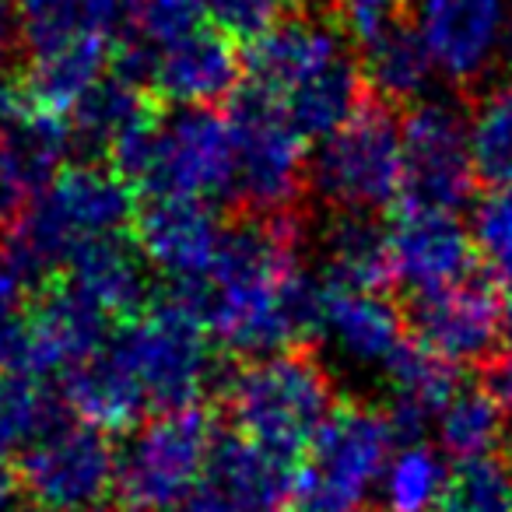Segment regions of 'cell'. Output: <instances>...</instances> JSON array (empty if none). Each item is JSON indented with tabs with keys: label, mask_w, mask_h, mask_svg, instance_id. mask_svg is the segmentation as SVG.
Returning a JSON list of instances; mask_svg holds the SVG:
<instances>
[{
	"label": "cell",
	"mask_w": 512,
	"mask_h": 512,
	"mask_svg": "<svg viewBox=\"0 0 512 512\" xmlns=\"http://www.w3.org/2000/svg\"><path fill=\"white\" fill-rule=\"evenodd\" d=\"M299 211L274 218L235 214L211 274L176 295L239 358L302 348L320 334V295L302 267Z\"/></svg>",
	"instance_id": "6da1fadb"
},
{
	"label": "cell",
	"mask_w": 512,
	"mask_h": 512,
	"mask_svg": "<svg viewBox=\"0 0 512 512\" xmlns=\"http://www.w3.org/2000/svg\"><path fill=\"white\" fill-rule=\"evenodd\" d=\"M137 207V190L109 165H67L8 225L0 260L43 292L81 246L123 235Z\"/></svg>",
	"instance_id": "7a4b0ae2"
},
{
	"label": "cell",
	"mask_w": 512,
	"mask_h": 512,
	"mask_svg": "<svg viewBox=\"0 0 512 512\" xmlns=\"http://www.w3.org/2000/svg\"><path fill=\"white\" fill-rule=\"evenodd\" d=\"M221 407L242 439L295 460L302 449H313L341 400L313 344H302L221 376Z\"/></svg>",
	"instance_id": "3957f363"
},
{
	"label": "cell",
	"mask_w": 512,
	"mask_h": 512,
	"mask_svg": "<svg viewBox=\"0 0 512 512\" xmlns=\"http://www.w3.org/2000/svg\"><path fill=\"white\" fill-rule=\"evenodd\" d=\"M109 348L134 372L144 400L158 414L200 407L197 400L221 372L204 320L176 292L123 323Z\"/></svg>",
	"instance_id": "277c9868"
},
{
	"label": "cell",
	"mask_w": 512,
	"mask_h": 512,
	"mask_svg": "<svg viewBox=\"0 0 512 512\" xmlns=\"http://www.w3.org/2000/svg\"><path fill=\"white\" fill-rule=\"evenodd\" d=\"M309 179L327 204L351 214L397 204L404 186V123L397 109L369 92L341 130L323 137Z\"/></svg>",
	"instance_id": "5b68a950"
},
{
	"label": "cell",
	"mask_w": 512,
	"mask_h": 512,
	"mask_svg": "<svg viewBox=\"0 0 512 512\" xmlns=\"http://www.w3.org/2000/svg\"><path fill=\"white\" fill-rule=\"evenodd\" d=\"M214 418L186 407L134 428L116 460V502L123 512H172L190 498L214 449Z\"/></svg>",
	"instance_id": "8992f818"
},
{
	"label": "cell",
	"mask_w": 512,
	"mask_h": 512,
	"mask_svg": "<svg viewBox=\"0 0 512 512\" xmlns=\"http://www.w3.org/2000/svg\"><path fill=\"white\" fill-rule=\"evenodd\" d=\"M228 116L239 137V172L232 193L235 214L274 218L299 211L309 179L306 137L288 123L271 95L253 85L235 95Z\"/></svg>",
	"instance_id": "52a82bcc"
},
{
	"label": "cell",
	"mask_w": 512,
	"mask_h": 512,
	"mask_svg": "<svg viewBox=\"0 0 512 512\" xmlns=\"http://www.w3.org/2000/svg\"><path fill=\"white\" fill-rule=\"evenodd\" d=\"M477 179L467 116L439 99L407 109L400 211L456 214L470 204Z\"/></svg>",
	"instance_id": "ba28073f"
},
{
	"label": "cell",
	"mask_w": 512,
	"mask_h": 512,
	"mask_svg": "<svg viewBox=\"0 0 512 512\" xmlns=\"http://www.w3.org/2000/svg\"><path fill=\"white\" fill-rule=\"evenodd\" d=\"M116 460L102 428L60 418L18 456L15 470L43 512H92L116 491Z\"/></svg>",
	"instance_id": "9c48e42d"
},
{
	"label": "cell",
	"mask_w": 512,
	"mask_h": 512,
	"mask_svg": "<svg viewBox=\"0 0 512 512\" xmlns=\"http://www.w3.org/2000/svg\"><path fill=\"white\" fill-rule=\"evenodd\" d=\"M239 172V137L232 116L183 109L162 123L155 162L141 193L148 197H221L232 204Z\"/></svg>",
	"instance_id": "30bf717a"
},
{
	"label": "cell",
	"mask_w": 512,
	"mask_h": 512,
	"mask_svg": "<svg viewBox=\"0 0 512 512\" xmlns=\"http://www.w3.org/2000/svg\"><path fill=\"white\" fill-rule=\"evenodd\" d=\"M299 495L292 460L235 435H218L204 477L176 512H288Z\"/></svg>",
	"instance_id": "8fae6325"
},
{
	"label": "cell",
	"mask_w": 512,
	"mask_h": 512,
	"mask_svg": "<svg viewBox=\"0 0 512 512\" xmlns=\"http://www.w3.org/2000/svg\"><path fill=\"white\" fill-rule=\"evenodd\" d=\"M397 442L386 411L365 404H341L313 442V463L299 474L302 488L341 502L362 505L369 488L386 474V460Z\"/></svg>",
	"instance_id": "7c38bea8"
},
{
	"label": "cell",
	"mask_w": 512,
	"mask_h": 512,
	"mask_svg": "<svg viewBox=\"0 0 512 512\" xmlns=\"http://www.w3.org/2000/svg\"><path fill=\"white\" fill-rule=\"evenodd\" d=\"M502 295L488 278H467L439 292L411 295L404 320L421 348L446 362H488L502 341Z\"/></svg>",
	"instance_id": "4fadbf2b"
},
{
	"label": "cell",
	"mask_w": 512,
	"mask_h": 512,
	"mask_svg": "<svg viewBox=\"0 0 512 512\" xmlns=\"http://www.w3.org/2000/svg\"><path fill=\"white\" fill-rule=\"evenodd\" d=\"M225 225L207 200L148 197L137 207L134 242L144 260L162 271L176 288H190L211 274Z\"/></svg>",
	"instance_id": "5bb4252c"
},
{
	"label": "cell",
	"mask_w": 512,
	"mask_h": 512,
	"mask_svg": "<svg viewBox=\"0 0 512 512\" xmlns=\"http://www.w3.org/2000/svg\"><path fill=\"white\" fill-rule=\"evenodd\" d=\"M351 60L348 39L316 11H295L264 39L249 43L246 71L249 85L271 95L274 102H288L292 95L306 92L334 67Z\"/></svg>",
	"instance_id": "9a60e30c"
},
{
	"label": "cell",
	"mask_w": 512,
	"mask_h": 512,
	"mask_svg": "<svg viewBox=\"0 0 512 512\" xmlns=\"http://www.w3.org/2000/svg\"><path fill=\"white\" fill-rule=\"evenodd\" d=\"M509 0H418V36L453 85L474 88L502 53Z\"/></svg>",
	"instance_id": "2e32d148"
},
{
	"label": "cell",
	"mask_w": 512,
	"mask_h": 512,
	"mask_svg": "<svg viewBox=\"0 0 512 512\" xmlns=\"http://www.w3.org/2000/svg\"><path fill=\"white\" fill-rule=\"evenodd\" d=\"M390 256L393 281L425 295L474 278L477 246L456 214L400 211L390 228Z\"/></svg>",
	"instance_id": "e0dca14e"
},
{
	"label": "cell",
	"mask_w": 512,
	"mask_h": 512,
	"mask_svg": "<svg viewBox=\"0 0 512 512\" xmlns=\"http://www.w3.org/2000/svg\"><path fill=\"white\" fill-rule=\"evenodd\" d=\"M109 323L57 274L29 306V376H67L106 351Z\"/></svg>",
	"instance_id": "ac0fdd59"
},
{
	"label": "cell",
	"mask_w": 512,
	"mask_h": 512,
	"mask_svg": "<svg viewBox=\"0 0 512 512\" xmlns=\"http://www.w3.org/2000/svg\"><path fill=\"white\" fill-rule=\"evenodd\" d=\"M239 78L242 60L235 57L232 39L218 29H197L162 50H151L148 92L162 106L176 102L183 109H207L239 95Z\"/></svg>",
	"instance_id": "d6986e66"
},
{
	"label": "cell",
	"mask_w": 512,
	"mask_h": 512,
	"mask_svg": "<svg viewBox=\"0 0 512 512\" xmlns=\"http://www.w3.org/2000/svg\"><path fill=\"white\" fill-rule=\"evenodd\" d=\"M60 278L74 288L85 302H92L109 320L130 323L151 306L148 260L141 246L127 235H109L81 246L67 260Z\"/></svg>",
	"instance_id": "ffe728a7"
},
{
	"label": "cell",
	"mask_w": 512,
	"mask_h": 512,
	"mask_svg": "<svg viewBox=\"0 0 512 512\" xmlns=\"http://www.w3.org/2000/svg\"><path fill=\"white\" fill-rule=\"evenodd\" d=\"M386 379H390V407L386 418L393 425L404 446L421 442L428 418H439L449 407V400L463 390L460 372L453 362L432 355L418 341H404L397 355L386 362Z\"/></svg>",
	"instance_id": "44dd1931"
},
{
	"label": "cell",
	"mask_w": 512,
	"mask_h": 512,
	"mask_svg": "<svg viewBox=\"0 0 512 512\" xmlns=\"http://www.w3.org/2000/svg\"><path fill=\"white\" fill-rule=\"evenodd\" d=\"M134 0H15V39L29 57H43L67 43L102 36L120 43L130 32Z\"/></svg>",
	"instance_id": "7402d4cb"
},
{
	"label": "cell",
	"mask_w": 512,
	"mask_h": 512,
	"mask_svg": "<svg viewBox=\"0 0 512 512\" xmlns=\"http://www.w3.org/2000/svg\"><path fill=\"white\" fill-rule=\"evenodd\" d=\"M113 57V39L88 36L53 53H43V57H29V67L15 85L36 109L71 120V113L88 99V92L109 78Z\"/></svg>",
	"instance_id": "603a6c76"
},
{
	"label": "cell",
	"mask_w": 512,
	"mask_h": 512,
	"mask_svg": "<svg viewBox=\"0 0 512 512\" xmlns=\"http://www.w3.org/2000/svg\"><path fill=\"white\" fill-rule=\"evenodd\" d=\"M404 323V313L376 292H351L327 281L320 295V334L334 337L355 362H379L386 369L407 341Z\"/></svg>",
	"instance_id": "cb8c5ba5"
},
{
	"label": "cell",
	"mask_w": 512,
	"mask_h": 512,
	"mask_svg": "<svg viewBox=\"0 0 512 512\" xmlns=\"http://www.w3.org/2000/svg\"><path fill=\"white\" fill-rule=\"evenodd\" d=\"M64 404L78 414V421H88L102 432H127L130 425L141 421L144 411H151L141 383L109 344L106 351L67 372Z\"/></svg>",
	"instance_id": "d4e9b609"
},
{
	"label": "cell",
	"mask_w": 512,
	"mask_h": 512,
	"mask_svg": "<svg viewBox=\"0 0 512 512\" xmlns=\"http://www.w3.org/2000/svg\"><path fill=\"white\" fill-rule=\"evenodd\" d=\"M323 249H327L330 285L379 295L393 281L390 232H383L372 214H337L327 225Z\"/></svg>",
	"instance_id": "484cf974"
},
{
	"label": "cell",
	"mask_w": 512,
	"mask_h": 512,
	"mask_svg": "<svg viewBox=\"0 0 512 512\" xmlns=\"http://www.w3.org/2000/svg\"><path fill=\"white\" fill-rule=\"evenodd\" d=\"M155 106H158V99L148 88L123 78L120 71H109V78L102 81L99 88H92L88 99L71 113L74 144L106 158L116 137Z\"/></svg>",
	"instance_id": "4316f807"
},
{
	"label": "cell",
	"mask_w": 512,
	"mask_h": 512,
	"mask_svg": "<svg viewBox=\"0 0 512 512\" xmlns=\"http://www.w3.org/2000/svg\"><path fill=\"white\" fill-rule=\"evenodd\" d=\"M64 418L43 379L0 372V460L22 456L46 428Z\"/></svg>",
	"instance_id": "83f0119b"
},
{
	"label": "cell",
	"mask_w": 512,
	"mask_h": 512,
	"mask_svg": "<svg viewBox=\"0 0 512 512\" xmlns=\"http://www.w3.org/2000/svg\"><path fill=\"white\" fill-rule=\"evenodd\" d=\"M432 67L435 64L428 57L425 43H421L418 29H407L365 57V81H369L372 95H379L393 109H400L425 92Z\"/></svg>",
	"instance_id": "f1b7e54d"
},
{
	"label": "cell",
	"mask_w": 512,
	"mask_h": 512,
	"mask_svg": "<svg viewBox=\"0 0 512 512\" xmlns=\"http://www.w3.org/2000/svg\"><path fill=\"white\" fill-rule=\"evenodd\" d=\"M446 463L425 442L404 446L383 474V512H439Z\"/></svg>",
	"instance_id": "f546056e"
},
{
	"label": "cell",
	"mask_w": 512,
	"mask_h": 512,
	"mask_svg": "<svg viewBox=\"0 0 512 512\" xmlns=\"http://www.w3.org/2000/svg\"><path fill=\"white\" fill-rule=\"evenodd\" d=\"M439 442L456 463L491 456L502 442V411L484 390H460L439 414Z\"/></svg>",
	"instance_id": "4dcf8cb0"
},
{
	"label": "cell",
	"mask_w": 512,
	"mask_h": 512,
	"mask_svg": "<svg viewBox=\"0 0 512 512\" xmlns=\"http://www.w3.org/2000/svg\"><path fill=\"white\" fill-rule=\"evenodd\" d=\"M439 512H512V463L502 456H477L453 467Z\"/></svg>",
	"instance_id": "1f68e13d"
},
{
	"label": "cell",
	"mask_w": 512,
	"mask_h": 512,
	"mask_svg": "<svg viewBox=\"0 0 512 512\" xmlns=\"http://www.w3.org/2000/svg\"><path fill=\"white\" fill-rule=\"evenodd\" d=\"M477 176L495 190H512V81L488 92L470 127Z\"/></svg>",
	"instance_id": "d6a6232c"
},
{
	"label": "cell",
	"mask_w": 512,
	"mask_h": 512,
	"mask_svg": "<svg viewBox=\"0 0 512 512\" xmlns=\"http://www.w3.org/2000/svg\"><path fill=\"white\" fill-rule=\"evenodd\" d=\"M204 15L207 0H134L127 36L144 43L148 50H162V46L197 32Z\"/></svg>",
	"instance_id": "836d02e7"
},
{
	"label": "cell",
	"mask_w": 512,
	"mask_h": 512,
	"mask_svg": "<svg viewBox=\"0 0 512 512\" xmlns=\"http://www.w3.org/2000/svg\"><path fill=\"white\" fill-rule=\"evenodd\" d=\"M299 11V0H207V15L225 39L256 43Z\"/></svg>",
	"instance_id": "e575fe53"
},
{
	"label": "cell",
	"mask_w": 512,
	"mask_h": 512,
	"mask_svg": "<svg viewBox=\"0 0 512 512\" xmlns=\"http://www.w3.org/2000/svg\"><path fill=\"white\" fill-rule=\"evenodd\" d=\"M474 246L495 278L512 288V190H495L477 204Z\"/></svg>",
	"instance_id": "d590c367"
},
{
	"label": "cell",
	"mask_w": 512,
	"mask_h": 512,
	"mask_svg": "<svg viewBox=\"0 0 512 512\" xmlns=\"http://www.w3.org/2000/svg\"><path fill=\"white\" fill-rule=\"evenodd\" d=\"M481 390L498 404L502 414H512V355H491L488 362H481Z\"/></svg>",
	"instance_id": "8d00e7d4"
},
{
	"label": "cell",
	"mask_w": 512,
	"mask_h": 512,
	"mask_svg": "<svg viewBox=\"0 0 512 512\" xmlns=\"http://www.w3.org/2000/svg\"><path fill=\"white\" fill-rule=\"evenodd\" d=\"M292 512H365V509H362V505H355V502H341V498L320 495V491L302 488V484H299V495H295Z\"/></svg>",
	"instance_id": "74e56055"
},
{
	"label": "cell",
	"mask_w": 512,
	"mask_h": 512,
	"mask_svg": "<svg viewBox=\"0 0 512 512\" xmlns=\"http://www.w3.org/2000/svg\"><path fill=\"white\" fill-rule=\"evenodd\" d=\"M502 344L512 355V299H505V306H502Z\"/></svg>",
	"instance_id": "f35d334b"
},
{
	"label": "cell",
	"mask_w": 512,
	"mask_h": 512,
	"mask_svg": "<svg viewBox=\"0 0 512 512\" xmlns=\"http://www.w3.org/2000/svg\"><path fill=\"white\" fill-rule=\"evenodd\" d=\"M502 57L509 60V67H512V0H509V8H505V36H502Z\"/></svg>",
	"instance_id": "ab89813d"
},
{
	"label": "cell",
	"mask_w": 512,
	"mask_h": 512,
	"mask_svg": "<svg viewBox=\"0 0 512 512\" xmlns=\"http://www.w3.org/2000/svg\"><path fill=\"white\" fill-rule=\"evenodd\" d=\"M0 239H4V232H0Z\"/></svg>",
	"instance_id": "60d3db41"
}]
</instances>
